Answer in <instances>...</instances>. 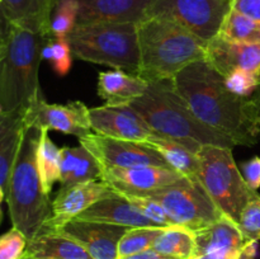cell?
I'll use <instances>...</instances> for the list:
<instances>
[{
  "label": "cell",
  "instance_id": "cell-1",
  "mask_svg": "<svg viewBox=\"0 0 260 259\" xmlns=\"http://www.w3.org/2000/svg\"><path fill=\"white\" fill-rule=\"evenodd\" d=\"M173 81L203 123L229 136L235 145L253 146L258 142L260 113L255 98L236 95L229 90L225 76L207 61L190 63Z\"/></svg>",
  "mask_w": 260,
  "mask_h": 259
},
{
  "label": "cell",
  "instance_id": "cell-2",
  "mask_svg": "<svg viewBox=\"0 0 260 259\" xmlns=\"http://www.w3.org/2000/svg\"><path fill=\"white\" fill-rule=\"evenodd\" d=\"M129 106L136 109L156 134L178 140L198 154L205 145L234 149L226 135L203 123L178 93L173 79L151 81L142 96Z\"/></svg>",
  "mask_w": 260,
  "mask_h": 259
},
{
  "label": "cell",
  "instance_id": "cell-3",
  "mask_svg": "<svg viewBox=\"0 0 260 259\" xmlns=\"http://www.w3.org/2000/svg\"><path fill=\"white\" fill-rule=\"evenodd\" d=\"M41 128L27 124L13 165L5 201L13 228L22 231L28 241L38 235L52 216V201L42 187L37 167Z\"/></svg>",
  "mask_w": 260,
  "mask_h": 259
},
{
  "label": "cell",
  "instance_id": "cell-4",
  "mask_svg": "<svg viewBox=\"0 0 260 259\" xmlns=\"http://www.w3.org/2000/svg\"><path fill=\"white\" fill-rule=\"evenodd\" d=\"M139 76L147 83L174 79L190 63L205 60L207 42L185 28L161 18L137 23Z\"/></svg>",
  "mask_w": 260,
  "mask_h": 259
},
{
  "label": "cell",
  "instance_id": "cell-5",
  "mask_svg": "<svg viewBox=\"0 0 260 259\" xmlns=\"http://www.w3.org/2000/svg\"><path fill=\"white\" fill-rule=\"evenodd\" d=\"M51 35L13 25L0 60V107L3 113L27 111L42 95L40 65L42 48Z\"/></svg>",
  "mask_w": 260,
  "mask_h": 259
},
{
  "label": "cell",
  "instance_id": "cell-6",
  "mask_svg": "<svg viewBox=\"0 0 260 259\" xmlns=\"http://www.w3.org/2000/svg\"><path fill=\"white\" fill-rule=\"evenodd\" d=\"M66 38L74 57L139 76L137 23L76 24Z\"/></svg>",
  "mask_w": 260,
  "mask_h": 259
},
{
  "label": "cell",
  "instance_id": "cell-7",
  "mask_svg": "<svg viewBox=\"0 0 260 259\" xmlns=\"http://www.w3.org/2000/svg\"><path fill=\"white\" fill-rule=\"evenodd\" d=\"M197 155L198 180L218 211L238 223L244 208L259 193L246 184L234 159L233 149L205 145Z\"/></svg>",
  "mask_w": 260,
  "mask_h": 259
},
{
  "label": "cell",
  "instance_id": "cell-8",
  "mask_svg": "<svg viewBox=\"0 0 260 259\" xmlns=\"http://www.w3.org/2000/svg\"><path fill=\"white\" fill-rule=\"evenodd\" d=\"M131 193H137L159 203L175 226H183L193 233L212 225L223 216L200 180L183 178L167 187Z\"/></svg>",
  "mask_w": 260,
  "mask_h": 259
},
{
  "label": "cell",
  "instance_id": "cell-9",
  "mask_svg": "<svg viewBox=\"0 0 260 259\" xmlns=\"http://www.w3.org/2000/svg\"><path fill=\"white\" fill-rule=\"evenodd\" d=\"M233 0H151L147 18H161L185 28L201 40L218 36Z\"/></svg>",
  "mask_w": 260,
  "mask_h": 259
},
{
  "label": "cell",
  "instance_id": "cell-10",
  "mask_svg": "<svg viewBox=\"0 0 260 259\" xmlns=\"http://www.w3.org/2000/svg\"><path fill=\"white\" fill-rule=\"evenodd\" d=\"M79 142L95 157L101 169H126L145 165L169 167L156 151L140 142L112 139L95 132L80 137Z\"/></svg>",
  "mask_w": 260,
  "mask_h": 259
},
{
  "label": "cell",
  "instance_id": "cell-11",
  "mask_svg": "<svg viewBox=\"0 0 260 259\" xmlns=\"http://www.w3.org/2000/svg\"><path fill=\"white\" fill-rule=\"evenodd\" d=\"M25 122L41 130L74 135L78 139L91 132L89 108L80 101L53 104L40 95L25 112Z\"/></svg>",
  "mask_w": 260,
  "mask_h": 259
},
{
  "label": "cell",
  "instance_id": "cell-12",
  "mask_svg": "<svg viewBox=\"0 0 260 259\" xmlns=\"http://www.w3.org/2000/svg\"><path fill=\"white\" fill-rule=\"evenodd\" d=\"M91 131L106 137L126 141H146L154 131L144 117L131 106H111L89 108Z\"/></svg>",
  "mask_w": 260,
  "mask_h": 259
},
{
  "label": "cell",
  "instance_id": "cell-13",
  "mask_svg": "<svg viewBox=\"0 0 260 259\" xmlns=\"http://www.w3.org/2000/svg\"><path fill=\"white\" fill-rule=\"evenodd\" d=\"M114 196L117 193L103 180H90L61 187L52 200V216L43 230H56L78 217L94 203Z\"/></svg>",
  "mask_w": 260,
  "mask_h": 259
},
{
  "label": "cell",
  "instance_id": "cell-14",
  "mask_svg": "<svg viewBox=\"0 0 260 259\" xmlns=\"http://www.w3.org/2000/svg\"><path fill=\"white\" fill-rule=\"evenodd\" d=\"M52 231L75 240L91 259H118V244L127 228L74 218Z\"/></svg>",
  "mask_w": 260,
  "mask_h": 259
},
{
  "label": "cell",
  "instance_id": "cell-15",
  "mask_svg": "<svg viewBox=\"0 0 260 259\" xmlns=\"http://www.w3.org/2000/svg\"><path fill=\"white\" fill-rule=\"evenodd\" d=\"M182 174L170 167L145 165L126 169H102V180L114 192H149L182 180Z\"/></svg>",
  "mask_w": 260,
  "mask_h": 259
},
{
  "label": "cell",
  "instance_id": "cell-16",
  "mask_svg": "<svg viewBox=\"0 0 260 259\" xmlns=\"http://www.w3.org/2000/svg\"><path fill=\"white\" fill-rule=\"evenodd\" d=\"M194 255H205L210 259H239L248 241L244 238L238 223L226 216L207 228L194 233Z\"/></svg>",
  "mask_w": 260,
  "mask_h": 259
},
{
  "label": "cell",
  "instance_id": "cell-17",
  "mask_svg": "<svg viewBox=\"0 0 260 259\" xmlns=\"http://www.w3.org/2000/svg\"><path fill=\"white\" fill-rule=\"evenodd\" d=\"M205 60L223 76L246 70L260 78V43L234 42L216 36L207 42Z\"/></svg>",
  "mask_w": 260,
  "mask_h": 259
},
{
  "label": "cell",
  "instance_id": "cell-18",
  "mask_svg": "<svg viewBox=\"0 0 260 259\" xmlns=\"http://www.w3.org/2000/svg\"><path fill=\"white\" fill-rule=\"evenodd\" d=\"M78 24L140 23L147 18L151 0H78Z\"/></svg>",
  "mask_w": 260,
  "mask_h": 259
},
{
  "label": "cell",
  "instance_id": "cell-19",
  "mask_svg": "<svg viewBox=\"0 0 260 259\" xmlns=\"http://www.w3.org/2000/svg\"><path fill=\"white\" fill-rule=\"evenodd\" d=\"M78 220L111 223L123 228H159L154 221L142 215L139 208L121 196L106 198L81 212ZM74 220V218H73Z\"/></svg>",
  "mask_w": 260,
  "mask_h": 259
},
{
  "label": "cell",
  "instance_id": "cell-20",
  "mask_svg": "<svg viewBox=\"0 0 260 259\" xmlns=\"http://www.w3.org/2000/svg\"><path fill=\"white\" fill-rule=\"evenodd\" d=\"M147 86L146 80L119 69L98 74V94L111 106H129L144 95Z\"/></svg>",
  "mask_w": 260,
  "mask_h": 259
},
{
  "label": "cell",
  "instance_id": "cell-21",
  "mask_svg": "<svg viewBox=\"0 0 260 259\" xmlns=\"http://www.w3.org/2000/svg\"><path fill=\"white\" fill-rule=\"evenodd\" d=\"M25 112L3 113L0 118V185L7 189L13 165L19 151L25 126Z\"/></svg>",
  "mask_w": 260,
  "mask_h": 259
},
{
  "label": "cell",
  "instance_id": "cell-22",
  "mask_svg": "<svg viewBox=\"0 0 260 259\" xmlns=\"http://www.w3.org/2000/svg\"><path fill=\"white\" fill-rule=\"evenodd\" d=\"M13 25L51 35L50 22L56 0H0Z\"/></svg>",
  "mask_w": 260,
  "mask_h": 259
},
{
  "label": "cell",
  "instance_id": "cell-23",
  "mask_svg": "<svg viewBox=\"0 0 260 259\" xmlns=\"http://www.w3.org/2000/svg\"><path fill=\"white\" fill-rule=\"evenodd\" d=\"M142 144L156 151L172 169L182 174L183 177L190 180H198V155L183 142L154 132Z\"/></svg>",
  "mask_w": 260,
  "mask_h": 259
},
{
  "label": "cell",
  "instance_id": "cell-24",
  "mask_svg": "<svg viewBox=\"0 0 260 259\" xmlns=\"http://www.w3.org/2000/svg\"><path fill=\"white\" fill-rule=\"evenodd\" d=\"M25 255L40 259H91L75 240L52 230H42L28 241Z\"/></svg>",
  "mask_w": 260,
  "mask_h": 259
},
{
  "label": "cell",
  "instance_id": "cell-25",
  "mask_svg": "<svg viewBox=\"0 0 260 259\" xmlns=\"http://www.w3.org/2000/svg\"><path fill=\"white\" fill-rule=\"evenodd\" d=\"M102 180V169L95 157L84 146L61 147V187Z\"/></svg>",
  "mask_w": 260,
  "mask_h": 259
},
{
  "label": "cell",
  "instance_id": "cell-26",
  "mask_svg": "<svg viewBox=\"0 0 260 259\" xmlns=\"http://www.w3.org/2000/svg\"><path fill=\"white\" fill-rule=\"evenodd\" d=\"M48 132L47 130H41L37 147V167L43 189L47 195H51L55 183L61 180V149L51 140Z\"/></svg>",
  "mask_w": 260,
  "mask_h": 259
},
{
  "label": "cell",
  "instance_id": "cell-27",
  "mask_svg": "<svg viewBox=\"0 0 260 259\" xmlns=\"http://www.w3.org/2000/svg\"><path fill=\"white\" fill-rule=\"evenodd\" d=\"M152 248L175 259H192L196 250L194 233L183 226L165 228Z\"/></svg>",
  "mask_w": 260,
  "mask_h": 259
},
{
  "label": "cell",
  "instance_id": "cell-28",
  "mask_svg": "<svg viewBox=\"0 0 260 259\" xmlns=\"http://www.w3.org/2000/svg\"><path fill=\"white\" fill-rule=\"evenodd\" d=\"M218 36L234 42L260 43V23L231 8Z\"/></svg>",
  "mask_w": 260,
  "mask_h": 259
},
{
  "label": "cell",
  "instance_id": "cell-29",
  "mask_svg": "<svg viewBox=\"0 0 260 259\" xmlns=\"http://www.w3.org/2000/svg\"><path fill=\"white\" fill-rule=\"evenodd\" d=\"M165 228H132L127 229L118 244V258L134 255L152 248L157 236Z\"/></svg>",
  "mask_w": 260,
  "mask_h": 259
},
{
  "label": "cell",
  "instance_id": "cell-30",
  "mask_svg": "<svg viewBox=\"0 0 260 259\" xmlns=\"http://www.w3.org/2000/svg\"><path fill=\"white\" fill-rule=\"evenodd\" d=\"M78 0H56L50 22V32L53 37H68L78 24Z\"/></svg>",
  "mask_w": 260,
  "mask_h": 259
},
{
  "label": "cell",
  "instance_id": "cell-31",
  "mask_svg": "<svg viewBox=\"0 0 260 259\" xmlns=\"http://www.w3.org/2000/svg\"><path fill=\"white\" fill-rule=\"evenodd\" d=\"M73 51L66 37L51 36L42 48V58L52 63L58 76H65L73 66Z\"/></svg>",
  "mask_w": 260,
  "mask_h": 259
},
{
  "label": "cell",
  "instance_id": "cell-32",
  "mask_svg": "<svg viewBox=\"0 0 260 259\" xmlns=\"http://www.w3.org/2000/svg\"><path fill=\"white\" fill-rule=\"evenodd\" d=\"M117 195L121 196V197L126 198L128 202H131L132 205L136 208H139L141 211L142 215L146 216L147 218H150L151 221H154L159 228H170V226H175L172 222V220L169 218L168 213L165 212L164 208L156 203L155 201L150 200V198L144 197L141 195H137V193H131V192H116Z\"/></svg>",
  "mask_w": 260,
  "mask_h": 259
},
{
  "label": "cell",
  "instance_id": "cell-33",
  "mask_svg": "<svg viewBox=\"0 0 260 259\" xmlns=\"http://www.w3.org/2000/svg\"><path fill=\"white\" fill-rule=\"evenodd\" d=\"M226 88L240 96H250L260 86V78L256 74L246 70H235L225 76Z\"/></svg>",
  "mask_w": 260,
  "mask_h": 259
},
{
  "label": "cell",
  "instance_id": "cell-34",
  "mask_svg": "<svg viewBox=\"0 0 260 259\" xmlns=\"http://www.w3.org/2000/svg\"><path fill=\"white\" fill-rule=\"evenodd\" d=\"M238 226L246 241L260 240V195L244 208Z\"/></svg>",
  "mask_w": 260,
  "mask_h": 259
},
{
  "label": "cell",
  "instance_id": "cell-35",
  "mask_svg": "<svg viewBox=\"0 0 260 259\" xmlns=\"http://www.w3.org/2000/svg\"><path fill=\"white\" fill-rule=\"evenodd\" d=\"M28 239L18 229L13 228L0 235V259H22L27 250Z\"/></svg>",
  "mask_w": 260,
  "mask_h": 259
},
{
  "label": "cell",
  "instance_id": "cell-36",
  "mask_svg": "<svg viewBox=\"0 0 260 259\" xmlns=\"http://www.w3.org/2000/svg\"><path fill=\"white\" fill-rule=\"evenodd\" d=\"M241 174L253 190L260 188V156H254L241 164Z\"/></svg>",
  "mask_w": 260,
  "mask_h": 259
},
{
  "label": "cell",
  "instance_id": "cell-37",
  "mask_svg": "<svg viewBox=\"0 0 260 259\" xmlns=\"http://www.w3.org/2000/svg\"><path fill=\"white\" fill-rule=\"evenodd\" d=\"M231 8L260 23V0H233Z\"/></svg>",
  "mask_w": 260,
  "mask_h": 259
},
{
  "label": "cell",
  "instance_id": "cell-38",
  "mask_svg": "<svg viewBox=\"0 0 260 259\" xmlns=\"http://www.w3.org/2000/svg\"><path fill=\"white\" fill-rule=\"evenodd\" d=\"M118 259H175L172 258V256H168L165 254L159 253L157 250H155L154 248H150L147 250L141 251V253L134 254V255H128V256H123V258H118Z\"/></svg>",
  "mask_w": 260,
  "mask_h": 259
},
{
  "label": "cell",
  "instance_id": "cell-39",
  "mask_svg": "<svg viewBox=\"0 0 260 259\" xmlns=\"http://www.w3.org/2000/svg\"><path fill=\"white\" fill-rule=\"evenodd\" d=\"M258 251V241H248L239 259H255Z\"/></svg>",
  "mask_w": 260,
  "mask_h": 259
},
{
  "label": "cell",
  "instance_id": "cell-40",
  "mask_svg": "<svg viewBox=\"0 0 260 259\" xmlns=\"http://www.w3.org/2000/svg\"><path fill=\"white\" fill-rule=\"evenodd\" d=\"M12 27H13L12 22H10V19L8 18V14H7V12H5L3 4L0 3V28H2V29L4 30L8 36H9L10 30H12Z\"/></svg>",
  "mask_w": 260,
  "mask_h": 259
},
{
  "label": "cell",
  "instance_id": "cell-41",
  "mask_svg": "<svg viewBox=\"0 0 260 259\" xmlns=\"http://www.w3.org/2000/svg\"><path fill=\"white\" fill-rule=\"evenodd\" d=\"M8 38H9V36L0 28V47H5L7 46Z\"/></svg>",
  "mask_w": 260,
  "mask_h": 259
},
{
  "label": "cell",
  "instance_id": "cell-42",
  "mask_svg": "<svg viewBox=\"0 0 260 259\" xmlns=\"http://www.w3.org/2000/svg\"><path fill=\"white\" fill-rule=\"evenodd\" d=\"M4 200H5V189H4V187H2V185H0V203H2Z\"/></svg>",
  "mask_w": 260,
  "mask_h": 259
},
{
  "label": "cell",
  "instance_id": "cell-43",
  "mask_svg": "<svg viewBox=\"0 0 260 259\" xmlns=\"http://www.w3.org/2000/svg\"><path fill=\"white\" fill-rule=\"evenodd\" d=\"M5 47H7V46H5ZM5 47H0V60H2L3 55H4V52H5Z\"/></svg>",
  "mask_w": 260,
  "mask_h": 259
},
{
  "label": "cell",
  "instance_id": "cell-44",
  "mask_svg": "<svg viewBox=\"0 0 260 259\" xmlns=\"http://www.w3.org/2000/svg\"><path fill=\"white\" fill-rule=\"evenodd\" d=\"M192 259H210V258H207V256L205 255H197V256H193Z\"/></svg>",
  "mask_w": 260,
  "mask_h": 259
},
{
  "label": "cell",
  "instance_id": "cell-45",
  "mask_svg": "<svg viewBox=\"0 0 260 259\" xmlns=\"http://www.w3.org/2000/svg\"><path fill=\"white\" fill-rule=\"evenodd\" d=\"M22 259H40V258H33V256H28V255H25V254H24V256H23Z\"/></svg>",
  "mask_w": 260,
  "mask_h": 259
},
{
  "label": "cell",
  "instance_id": "cell-46",
  "mask_svg": "<svg viewBox=\"0 0 260 259\" xmlns=\"http://www.w3.org/2000/svg\"><path fill=\"white\" fill-rule=\"evenodd\" d=\"M2 218H3V213H2V208H0V222H2Z\"/></svg>",
  "mask_w": 260,
  "mask_h": 259
},
{
  "label": "cell",
  "instance_id": "cell-47",
  "mask_svg": "<svg viewBox=\"0 0 260 259\" xmlns=\"http://www.w3.org/2000/svg\"><path fill=\"white\" fill-rule=\"evenodd\" d=\"M2 116H3V108L0 107V118H2Z\"/></svg>",
  "mask_w": 260,
  "mask_h": 259
}]
</instances>
